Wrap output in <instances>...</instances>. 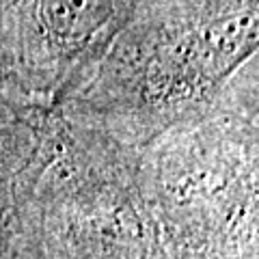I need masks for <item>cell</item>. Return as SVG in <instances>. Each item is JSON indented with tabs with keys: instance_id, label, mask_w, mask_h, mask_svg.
<instances>
[{
	"instance_id": "obj_2",
	"label": "cell",
	"mask_w": 259,
	"mask_h": 259,
	"mask_svg": "<svg viewBox=\"0 0 259 259\" xmlns=\"http://www.w3.org/2000/svg\"><path fill=\"white\" fill-rule=\"evenodd\" d=\"M134 0H0V37L32 54L59 89L91 69Z\"/></svg>"
},
{
	"instance_id": "obj_1",
	"label": "cell",
	"mask_w": 259,
	"mask_h": 259,
	"mask_svg": "<svg viewBox=\"0 0 259 259\" xmlns=\"http://www.w3.org/2000/svg\"><path fill=\"white\" fill-rule=\"evenodd\" d=\"M257 30L259 0H134L108 48L136 102L180 108L255 54Z\"/></svg>"
}]
</instances>
